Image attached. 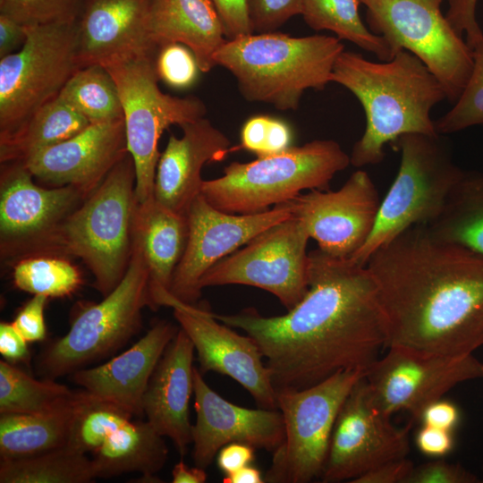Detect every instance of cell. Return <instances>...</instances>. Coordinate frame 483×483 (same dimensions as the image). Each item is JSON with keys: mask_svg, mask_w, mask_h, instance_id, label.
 Returning <instances> with one entry per match:
<instances>
[{"mask_svg": "<svg viewBox=\"0 0 483 483\" xmlns=\"http://www.w3.org/2000/svg\"><path fill=\"white\" fill-rule=\"evenodd\" d=\"M125 409L85 390L79 391L66 446L91 454L106 437L133 419Z\"/></svg>", "mask_w": 483, "mask_h": 483, "instance_id": "cell-36", "label": "cell"}, {"mask_svg": "<svg viewBox=\"0 0 483 483\" xmlns=\"http://www.w3.org/2000/svg\"><path fill=\"white\" fill-rule=\"evenodd\" d=\"M349 165L350 156L336 141L315 140L251 162H233L221 177L203 181L200 194L221 211L257 214L302 191L326 190Z\"/></svg>", "mask_w": 483, "mask_h": 483, "instance_id": "cell-6", "label": "cell"}, {"mask_svg": "<svg viewBox=\"0 0 483 483\" xmlns=\"http://www.w3.org/2000/svg\"><path fill=\"white\" fill-rule=\"evenodd\" d=\"M47 301V296L33 295L12 322L28 343L39 342L46 337L44 309Z\"/></svg>", "mask_w": 483, "mask_h": 483, "instance_id": "cell-45", "label": "cell"}, {"mask_svg": "<svg viewBox=\"0 0 483 483\" xmlns=\"http://www.w3.org/2000/svg\"><path fill=\"white\" fill-rule=\"evenodd\" d=\"M156 55H145L103 66L118 89L127 150L135 166L138 202L154 197L160 157L158 141L164 131L172 125L182 126L196 121L207 114L205 103L197 97H180L161 91Z\"/></svg>", "mask_w": 483, "mask_h": 483, "instance_id": "cell-9", "label": "cell"}, {"mask_svg": "<svg viewBox=\"0 0 483 483\" xmlns=\"http://www.w3.org/2000/svg\"><path fill=\"white\" fill-rule=\"evenodd\" d=\"M224 483H263L265 482L262 472L252 465L245 466L237 471L225 476Z\"/></svg>", "mask_w": 483, "mask_h": 483, "instance_id": "cell-54", "label": "cell"}, {"mask_svg": "<svg viewBox=\"0 0 483 483\" xmlns=\"http://www.w3.org/2000/svg\"><path fill=\"white\" fill-rule=\"evenodd\" d=\"M163 437L148 420L131 419L109 435L92 453L97 477L139 472L144 482H160L156 474L168 456Z\"/></svg>", "mask_w": 483, "mask_h": 483, "instance_id": "cell-28", "label": "cell"}, {"mask_svg": "<svg viewBox=\"0 0 483 483\" xmlns=\"http://www.w3.org/2000/svg\"><path fill=\"white\" fill-rule=\"evenodd\" d=\"M14 285L33 295L65 297L81 284L78 268L62 256L32 255L19 258L13 267Z\"/></svg>", "mask_w": 483, "mask_h": 483, "instance_id": "cell-37", "label": "cell"}, {"mask_svg": "<svg viewBox=\"0 0 483 483\" xmlns=\"http://www.w3.org/2000/svg\"><path fill=\"white\" fill-rule=\"evenodd\" d=\"M178 331L172 323L158 321L128 350L102 365L72 373V379L90 394L141 416L149 379Z\"/></svg>", "mask_w": 483, "mask_h": 483, "instance_id": "cell-24", "label": "cell"}, {"mask_svg": "<svg viewBox=\"0 0 483 483\" xmlns=\"http://www.w3.org/2000/svg\"><path fill=\"white\" fill-rule=\"evenodd\" d=\"M415 444L420 453L437 459L452 452L454 438L453 431L422 425L416 433Z\"/></svg>", "mask_w": 483, "mask_h": 483, "instance_id": "cell-47", "label": "cell"}, {"mask_svg": "<svg viewBox=\"0 0 483 483\" xmlns=\"http://www.w3.org/2000/svg\"><path fill=\"white\" fill-rule=\"evenodd\" d=\"M58 96L90 123L123 118L114 80L102 65L78 69Z\"/></svg>", "mask_w": 483, "mask_h": 483, "instance_id": "cell-34", "label": "cell"}, {"mask_svg": "<svg viewBox=\"0 0 483 483\" xmlns=\"http://www.w3.org/2000/svg\"><path fill=\"white\" fill-rule=\"evenodd\" d=\"M478 0H448V10L445 18L455 30L472 47L483 38V32L476 20V5Z\"/></svg>", "mask_w": 483, "mask_h": 483, "instance_id": "cell-44", "label": "cell"}, {"mask_svg": "<svg viewBox=\"0 0 483 483\" xmlns=\"http://www.w3.org/2000/svg\"><path fill=\"white\" fill-rule=\"evenodd\" d=\"M216 455L219 470L225 476H228L245 466L251 465L255 460V447L233 442L223 446Z\"/></svg>", "mask_w": 483, "mask_h": 483, "instance_id": "cell-50", "label": "cell"}, {"mask_svg": "<svg viewBox=\"0 0 483 483\" xmlns=\"http://www.w3.org/2000/svg\"><path fill=\"white\" fill-rule=\"evenodd\" d=\"M253 33L276 31L287 21L301 14L302 0H245Z\"/></svg>", "mask_w": 483, "mask_h": 483, "instance_id": "cell-42", "label": "cell"}, {"mask_svg": "<svg viewBox=\"0 0 483 483\" xmlns=\"http://www.w3.org/2000/svg\"><path fill=\"white\" fill-rule=\"evenodd\" d=\"M427 227L436 239L483 257V174L463 170Z\"/></svg>", "mask_w": 483, "mask_h": 483, "instance_id": "cell-31", "label": "cell"}, {"mask_svg": "<svg viewBox=\"0 0 483 483\" xmlns=\"http://www.w3.org/2000/svg\"><path fill=\"white\" fill-rule=\"evenodd\" d=\"M33 178L21 162L2 164L0 249L4 258L47 255L59 225L86 199L72 186L45 188Z\"/></svg>", "mask_w": 483, "mask_h": 483, "instance_id": "cell-15", "label": "cell"}, {"mask_svg": "<svg viewBox=\"0 0 483 483\" xmlns=\"http://www.w3.org/2000/svg\"><path fill=\"white\" fill-rule=\"evenodd\" d=\"M89 123L57 96L16 129L0 135V162H22L33 154L74 136Z\"/></svg>", "mask_w": 483, "mask_h": 483, "instance_id": "cell-29", "label": "cell"}, {"mask_svg": "<svg viewBox=\"0 0 483 483\" xmlns=\"http://www.w3.org/2000/svg\"><path fill=\"white\" fill-rule=\"evenodd\" d=\"M149 29L158 48L169 43L187 47L201 72L216 67L215 55L227 40L211 0H150Z\"/></svg>", "mask_w": 483, "mask_h": 483, "instance_id": "cell-27", "label": "cell"}, {"mask_svg": "<svg viewBox=\"0 0 483 483\" xmlns=\"http://www.w3.org/2000/svg\"><path fill=\"white\" fill-rule=\"evenodd\" d=\"M367 267L377 284L389 346L462 356L483 346V257L409 228Z\"/></svg>", "mask_w": 483, "mask_h": 483, "instance_id": "cell-2", "label": "cell"}, {"mask_svg": "<svg viewBox=\"0 0 483 483\" xmlns=\"http://www.w3.org/2000/svg\"><path fill=\"white\" fill-rule=\"evenodd\" d=\"M196 420L191 427L193 460L208 467L219 450L233 442L274 453L284 436L278 409H249L230 402L206 383L199 370L193 372Z\"/></svg>", "mask_w": 483, "mask_h": 483, "instance_id": "cell-20", "label": "cell"}, {"mask_svg": "<svg viewBox=\"0 0 483 483\" xmlns=\"http://www.w3.org/2000/svg\"><path fill=\"white\" fill-rule=\"evenodd\" d=\"M390 418L372 403L363 376L337 415L322 482H352L379 464L407 457L412 422L398 428Z\"/></svg>", "mask_w": 483, "mask_h": 483, "instance_id": "cell-16", "label": "cell"}, {"mask_svg": "<svg viewBox=\"0 0 483 483\" xmlns=\"http://www.w3.org/2000/svg\"><path fill=\"white\" fill-rule=\"evenodd\" d=\"M460 420L461 412L457 405L443 398L427 405L419 419L422 425L449 431H453L460 423Z\"/></svg>", "mask_w": 483, "mask_h": 483, "instance_id": "cell-49", "label": "cell"}, {"mask_svg": "<svg viewBox=\"0 0 483 483\" xmlns=\"http://www.w3.org/2000/svg\"><path fill=\"white\" fill-rule=\"evenodd\" d=\"M207 479L208 475L204 468L188 467L182 460L177 462L172 470L173 483H204Z\"/></svg>", "mask_w": 483, "mask_h": 483, "instance_id": "cell-53", "label": "cell"}, {"mask_svg": "<svg viewBox=\"0 0 483 483\" xmlns=\"http://www.w3.org/2000/svg\"><path fill=\"white\" fill-rule=\"evenodd\" d=\"M292 139V128L285 121L271 115H254L242 125L241 143L231 147L230 152L247 150L264 157L289 148Z\"/></svg>", "mask_w": 483, "mask_h": 483, "instance_id": "cell-39", "label": "cell"}, {"mask_svg": "<svg viewBox=\"0 0 483 483\" xmlns=\"http://www.w3.org/2000/svg\"><path fill=\"white\" fill-rule=\"evenodd\" d=\"M343 51L337 37L272 31L227 39L214 60L233 74L246 100L294 111L307 89L323 90L332 82L335 64Z\"/></svg>", "mask_w": 483, "mask_h": 483, "instance_id": "cell-4", "label": "cell"}, {"mask_svg": "<svg viewBox=\"0 0 483 483\" xmlns=\"http://www.w3.org/2000/svg\"><path fill=\"white\" fill-rule=\"evenodd\" d=\"M75 392L54 379L38 380L7 360L0 361V413H38L54 410Z\"/></svg>", "mask_w": 483, "mask_h": 483, "instance_id": "cell-35", "label": "cell"}, {"mask_svg": "<svg viewBox=\"0 0 483 483\" xmlns=\"http://www.w3.org/2000/svg\"><path fill=\"white\" fill-rule=\"evenodd\" d=\"M309 258V290L286 314H214L255 340L275 391L306 388L343 370L366 372L387 348L386 318L367 266L320 249Z\"/></svg>", "mask_w": 483, "mask_h": 483, "instance_id": "cell-1", "label": "cell"}, {"mask_svg": "<svg viewBox=\"0 0 483 483\" xmlns=\"http://www.w3.org/2000/svg\"><path fill=\"white\" fill-rule=\"evenodd\" d=\"M24 44L0 58V135L56 97L77 63V21L27 25Z\"/></svg>", "mask_w": 483, "mask_h": 483, "instance_id": "cell-12", "label": "cell"}, {"mask_svg": "<svg viewBox=\"0 0 483 483\" xmlns=\"http://www.w3.org/2000/svg\"><path fill=\"white\" fill-rule=\"evenodd\" d=\"M364 375L343 370L306 388L276 391L284 436L273 453L265 482L308 483L321 477L337 415Z\"/></svg>", "mask_w": 483, "mask_h": 483, "instance_id": "cell-10", "label": "cell"}, {"mask_svg": "<svg viewBox=\"0 0 483 483\" xmlns=\"http://www.w3.org/2000/svg\"><path fill=\"white\" fill-rule=\"evenodd\" d=\"M360 4V0H302L301 15L312 30L332 31L340 40L355 44L380 61L391 60L394 55L386 41L362 21Z\"/></svg>", "mask_w": 483, "mask_h": 483, "instance_id": "cell-33", "label": "cell"}, {"mask_svg": "<svg viewBox=\"0 0 483 483\" xmlns=\"http://www.w3.org/2000/svg\"><path fill=\"white\" fill-rule=\"evenodd\" d=\"M173 309L175 319L198 353L200 372L228 376L244 387L261 408L277 409L270 371L253 338L220 324L206 309L183 303Z\"/></svg>", "mask_w": 483, "mask_h": 483, "instance_id": "cell-19", "label": "cell"}, {"mask_svg": "<svg viewBox=\"0 0 483 483\" xmlns=\"http://www.w3.org/2000/svg\"><path fill=\"white\" fill-rule=\"evenodd\" d=\"M26 39L25 25L0 13V58L21 48Z\"/></svg>", "mask_w": 483, "mask_h": 483, "instance_id": "cell-52", "label": "cell"}, {"mask_svg": "<svg viewBox=\"0 0 483 483\" xmlns=\"http://www.w3.org/2000/svg\"><path fill=\"white\" fill-rule=\"evenodd\" d=\"M473 67L454 106L435 121L438 134L453 133L483 124V38L471 48Z\"/></svg>", "mask_w": 483, "mask_h": 483, "instance_id": "cell-38", "label": "cell"}, {"mask_svg": "<svg viewBox=\"0 0 483 483\" xmlns=\"http://www.w3.org/2000/svg\"><path fill=\"white\" fill-rule=\"evenodd\" d=\"M394 143L401 151L397 174L380 202L370 235L349 258L360 266H366L377 250L404 231L434 221L463 173L453 162L439 135L409 133Z\"/></svg>", "mask_w": 483, "mask_h": 483, "instance_id": "cell-7", "label": "cell"}, {"mask_svg": "<svg viewBox=\"0 0 483 483\" xmlns=\"http://www.w3.org/2000/svg\"><path fill=\"white\" fill-rule=\"evenodd\" d=\"M189 234L187 215L174 212L155 198L138 202L132 242L140 250L149 274L152 309L175 307L170 293L175 268L184 253Z\"/></svg>", "mask_w": 483, "mask_h": 483, "instance_id": "cell-26", "label": "cell"}, {"mask_svg": "<svg viewBox=\"0 0 483 483\" xmlns=\"http://www.w3.org/2000/svg\"><path fill=\"white\" fill-rule=\"evenodd\" d=\"M478 477L457 463L437 458L414 466L405 483H477Z\"/></svg>", "mask_w": 483, "mask_h": 483, "instance_id": "cell-43", "label": "cell"}, {"mask_svg": "<svg viewBox=\"0 0 483 483\" xmlns=\"http://www.w3.org/2000/svg\"><path fill=\"white\" fill-rule=\"evenodd\" d=\"M413 467L407 457L388 461L368 470L352 483H405Z\"/></svg>", "mask_w": 483, "mask_h": 483, "instance_id": "cell-48", "label": "cell"}, {"mask_svg": "<svg viewBox=\"0 0 483 483\" xmlns=\"http://www.w3.org/2000/svg\"><path fill=\"white\" fill-rule=\"evenodd\" d=\"M128 154L124 119L91 123L74 136L21 163L54 187L72 186L86 198Z\"/></svg>", "mask_w": 483, "mask_h": 483, "instance_id": "cell-21", "label": "cell"}, {"mask_svg": "<svg viewBox=\"0 0 483 483\" xmlns=\"http://www.w3.org/2000/svg\"><path fill=\"white\" fill-rule=\"evenodd\" d=\"M370 400L387 416L407 411L419 420L424 408L466 381L483 378L474 354L451 356L389 346L364 375Z\"/></svg>", "mask_w": 483, "mask_h": 483, "instance_id": "cell-14", "label": "cell"}, {"mask_svg": "<svg viewBox=\"0 0 483 483\" xmlns=\"http://www.w3.org/2000/svg\"><path fill=\"white\" fill-rule=\"evenodd\" d=\"M136 172L128 153L59 225L47 255L80 258L105 297L124 276L132 250Z\"/></svg>", "mask_w": 483, "mask_h": 483, "instance_id": "cell-5", "label": "cell"}, {"mask_svg": "<svg viewBox=\"0 0 483 483\" xmlns=\"http://www.w3.org/2000/svg\"><path fill=\"white\" fill-rule=\"evenodd\" d=\"M445 0H360L369 30L384 38L394 56L416 55L438 79L446 99L455 102L473 67L472 50L441 12Z\"/></svg>", "mask_w": 483, "mask_h": 483, "instance_id": "cell-11", "label": "cell"}, {"mask_svg": "<svg viewBox=\"0 0 483 483\" xmlns=\"http://www.w3.org/2000/svg\"><path fill=\"white\" fill-rule=\"evenodd\" d=\"M146 306L152 309L148 269L140 250L132 242L121 282L100 302L83 308L68 333L42 352L39 374L55 379L114 353L138 333Z\"/></svg>", "mask_w": 483, "mask_h": 483, "instance_id": "cell-8", "label": "cell"}, {"mask_svg": "<svg viewBox=\"0 0 483 483\" xmlns=\"http://www.w3.org/2000/svg\"><path fill=\"white\" fill-rule=\"evenodd\" d=\"M97 478L92 459L69 446L0 459L1 483H89Z\"/></svg>", "mask_w": 483, "mask_h": 483, "instance_id": "cell-32", "label": "cell"}, {"mask_svg": "<svg viewBox=\"0 0 483 483\" xmlns=\"http://www.w3.org/2000/svg\"><path fill=\"white\" fill-rule=\"evenodd\" d=\"M221 19L227 39L253 33L245 0H211Z\"/></svg>", "mask_w": 483, "mask_h": 483, "instance_id": "cell-46", "label": "cell"}, {"mask_svg": "<svg viewBox=\"0 0 483 483\" xmlns=\"http://www.w3.org/2000/svg\"><path fill=\"white\" fill-rule=\"evenodd\" d=\"M309 239L302 222L292 216L215 264L200 279L199 287H258L274 294L290 310L309 290Z\"/></svg>", "mask_w": 483, "mask_h": 483, "instance_id": "cell-13", "label": "cell"}, {"mask_svg": "<svg viewBox=\"0 0 483 483\" xmlns=\"http://www.w3.org/2000/svg\"><path fill=\"white\" fill-rule=\"evenodd\" d=\"M291 216L288 201L257 214H232L214 208L199 194L187 213L188 241L170 288L174 300L178 305H196L201 295L199 281L210 267Z\"/></svg>", "mask_w": 483, "mask_h": 483, "instance_id": "cell-17", "label": "cell"}, {"mask_svg": "<svg viewBox=\"0 0 483 483\" xmlns=\"http://www.w3.org/2000/svg\"><path fill=\"white\" fill-rule=\"evenodd\" d=\"M150 0H84L77 19L79 68L156 55Z\"/></svg>", "mask_w": 483, "mask_h": 483, "instance_id": "cell-22", "label": "cell"}, {"mask_svg": "<svg viewBox=\"0 0 483 483\" xmlns=\"http://www.w3.org/2000/svg\"><path fill=\"white\" fill-rule=\"evenodd\" d=\"M155 65L159 80L179 89L191 87L200 72L193 53L180 43H169L160 47Z\"/></svg>", "mask_w": 483, "mask_h": 483, "instance_id": "cell-41", "label": "cell"}, {"mask_svg": "<svg viewBox=\"0 0 483 483\" xmlns=\"http://www.w3.org/2000/svg\"><path fill=\"white\" fill-rule=\"evenodd\" d=\"M27 343L13 323H0V353L7 361L13 363L27 359Z\"/></svg>", "mask_w": 483, "mask_h": 483, "instance_id": "cell-51", "label": "cell"}, {"mask_svg": "<svg viewBox=\"0 0 483 483\" xmlns=\"http://www.w3.org/2000/svg\"><path fill=\"white\" fill-rule=\"evenodd\" d=\"M331 80L351 91L365 113L364 132L350 155L353 166L381 163L385 146L404 134L439 135L430 112L446 94L438 79L412 53L401 50L389 61L373 62L343 51Z\"/></svg>", "mask_w": 483, "mask_h": 483, "instance_id": "cell-3", "label": "cell"}, {"mask_svg": "<svg viewBox=\"0 0 483 483\" xmlns=\"http://www.w3.org/2000/svg\"><path fill=\"white\" fill-rule=\"evenodd\" d=\"M288 202L318 249L350 258L370 235L381 200L368 173L358 170L337 191L311 190Z\"/></svg>", "mask_w": 483, "mask_h": 483, "instance_id": "cell-18", "label": "cell"}, {"mask_svg": "<svg viewBox=\"0 0 483 483\" xmlns=\"http://www.w3.org/2000/svg\"><path fill=\"white\" fill-rule=\"evenodd\" d=\"M84 0H0V13L22 25L77 21Z\"/></svg>", "mask_w": 483, "mask_h": 483, "instance_id": "cell-40", "label": "cell"}, {"mask_svg": "<svg viewBox=\"0 0 483 483\" xmlns=\"http://www.w3.org/2000/svg\"><path fill=\"white\" fill-rule=\"evenodd\" d=\"M194 351L191 340L180 328L157 363L142 400L147 420L172 440L182 456L192 443L189 404L194 394Z\"/></svg>", "mask_w": 483, "mask_h": 483, "instance_id": "cell-25", "label": "cell"}, {"mask_svg": "<svg viewBox=\"0 0 483 483\" xmlns=\"http://www.w3.org/2000/svg\"><path fill=\"white\" fill-rule=\"evenodd\" d=\"M483 481V480H482Z\"/></svg>", "mask_w": 483, "mask_h": 483, "instance_id": "cell-55", "label": "cell"}, {"mask_svg": "<svg viewBox=\"0 0 483 483\" xmlns=\"http://www.w3.org/2000/svg\"><path fill=\"white\" fill-rule=\"evenodd\" d=\"M180 127L182 136L171 134L160 154L154 198L168 209L187 215L191 203L201 193L202 167L225 159L231 153V141L206 117Z\"/></svg>", "mask_w": 483, "mask_h": 483, "instance_id": "cell-23", "label": "cell"}, {"mask_svg": "<svg viewBox=\"0 0 483 483\" xmlns=\"http://www.w3.org/2000/svg\"><path fill=\"white\" fill-rule=\"evenodd\" d=\"M78 392L45 412L0 413V457L18 458L66 446Z\"/></svg>", "mask_w": 483, "mask_h": 483, "instance_id": "cell-30", "label": "cell"}]
</instances>
